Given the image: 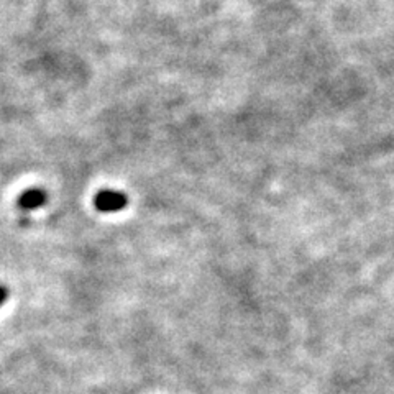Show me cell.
<instances>
[{"label": "cell", "mask_w": 394, "mask_h": 394, "mask_svg": "<svg viewBox=\"0 0 394 394\" xmlns=\"http://www.w3.org/2000/svg\"><path fill=\"white\" fill-rule=\"evenodd\" d=\"M128 206V197L125 192L102 189L94 196V207L101 214H116L123 211Z\"/></svg>", "instance_id": "cell-1"}, {"label": "cell", "mask_w": 394, "mask_h": 394, "mask_svg": "<svg viewBox=\"0 0 394 394\" xmlns=\"http://www.w3.org/2000/svg\"><path fill=\"white\" fill-rule=\"evenodd\" d=\"M48 201V194L43 189L33 187V189H27L20 194L18 197V207L23 209V211H33V209L43 207L44 204Z\"/></svg>", "instance_id": "cell-2"}, {"label": "cell", "mask_w": 394, "mask_h": 394, "mask_svg": "<svg viewBox=\"0 0 394 394\" xmlns=\"http://www.w3.org/2000/svg\"><path fill=\"white\" fill-rule=\"evenodd\" d=\"M10 296V291L7 286H4V284H0V307L4 306L5 302H7V299Z\"/></svg>", "instance_id": "cell-3"}]
</instances>
